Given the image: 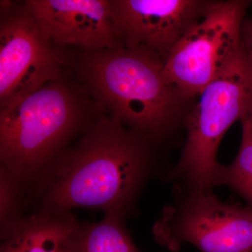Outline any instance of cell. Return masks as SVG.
<instances>
[{"mask_svg":"<svg viewBox=\"0 0 252 252\" xmlns=\"http://www.w3.org/2000/svg\"><path fill=\"white\" fill-rule=\"evenodd\" d=\"M159 149L115 119L101 116L33 188L39 212L96 208L126 220L136 212L147 182L165 181L172 169Z\"/></svg>","mask_w":252,"mask_h":252,"instance_id":"1","label":"cell"},{"mask_svg":"<svg viewBox=\"0 0 252 252\" xmlns=\"http://www.w3.org/2000/svg\"><path fill=\"white\" fill-rule=\"evenodd\" d=\"M164 63L140 48L83 50L76 70L78 82L103 115L160 149L185 119L190 99L167 80Z\"/></svg>","mask_w":252,"mask_h":252,"instance_id":"2","label":"cell"},{"mask_svg":"<svg viewBox=\"0 0 252 252\" xmlns=\"http://www.w3.org/2000/svg\"><path fill=\"white\" fill-rule=\"evenodd\" d=\"M103 115L79 82L64 78L0 107L1 165L34 188L79 134Z\"/></svg>","mask_w":252,"mask_h":252,"instance_id":"3","label":"cell"},{"mask_svg":"<svg viewBox=\"0 0 252 252\" xmlns=\"http://www.w3.org/2000/svg\"><path fill=\"white\" fill-rule=\"evenodd\" d=\"M198 96L184 121L187 137L180 159L165 182L212 189L220 141L230 126L245 117L252 97V74L240 51Z\"/></svg>","mask_w":252,"mask_h":252,"instance_id":"4","label":"cell"},{"mask_svg":"<svg viewBox=\"0 0 252 252\" xmlns=\"http://www.w3.org/2000/svg\"><path fill=\"white\" fill-rule=\"evenodd\" d=\"M174 200L154 225L156 241L172 252L189 243L200 252H252V208L223 203L212 189L175 185Z\"/></svg>","mask_w":252,"mask_h":252,"instance_id":"5","label":"cell"},{"mask_svg":"<svg viewBox=\"0 0 252 252\" xmlns=\"http://www.w3.org/2000/svg\"><path fill=\"white\" fill-rule=\"evenodd\" d=\"M251 3L215 1L167 56L164 74L187 98L198 96L238 57L242 25Z\"/></svg>","mask_w":252,"mask_h":252,"instance_id":"6","label":"cell"},{"mask_svg":"<svg viewBox=\"0 0 252 252\" xmlns=\"http://www.w3.org/2000/svg\"><path fill=\"white\" fill-rule=\"evenodd\" d=\"M0 107L62 79L72 58L50 39L23 2L0 3Z\"/></svg>","mask_w":252,"mask_h":252,"instance_id":"7","label":"cell"},{"mask_svg":"<svg viewBox=\"0 0 252 252\" xmlns=\"http://www.w3.org/2000/svg\"><path fill=\"white\" fill-rule=\"evenodd\" d=\"M214 3L205 0H110L123 47L148 50L164 63Z\"/></svg>","mask_w":252,"mask_h":252,"instance_id":"8","label":"cell"},{"mask_svg":"<svg viewBox=\"0 0 252 252\" xmlns=\"http://www.w3.org/2000/svg\"><path fill=\"white\" fill-rule=\"evenodd\" d=\"M55 44L84 51L123 48L110 0H28L24 1Z\"/></svg>","mask_w":252,"mask_h":252,"instance_id":"9","label":"cell"},{"mask_svg":"<svg viewBox=\"0 0 252 252\" xmlns=\"http://www.w3.org/2000/svg\"><path fill=\"white\" fill-rule=\"evenodd\" d=\"M80 224L70 212H38L23 218L0 252H69Z\"/></svg>","mask_w":252,"mask_h":252,"instance_id":"10","label":"cell"},{"mask_svg":"<svg viewBox=\"0 0 252 252\" xmlns=\"http://www.w3.org/2000/svg\"><path fill=\"white\" fill-rule=\"evenodd\" d=\"M124 220L115 215H106L98 223H81L69 252H141Z\"/></svg>","mask_w":252,"mask_h":252,"instance_id":"11","label":"cell"},{"mask_svg":"<svg viewBox=\"0 0 252 252\" xmlns=\"http://www.w3.org/2000/svg\"><path fill=\"white\" fill-rule=\"evenodd\" d=\"M243 135L238 156L229 165L220 164L212 180V187L226 186L241 195L252 208V125L241 120Z\"/></svg>","mask_w":252,"mask_h":252,"instance_id":"12","label":"cell"},{"mask_svg":"<svg viewBox=\"0 0 252 252\" xmlns=\"http://www.w3.org/2000/svg\"><path fill=\"white\" fill-rule=\"evenodd\" d=\"M22 185L2 165L0 167V218L1 239L9 238L23 218L25 198Z\"/></svg>","mask_w":252,"mask_h":252,"instance_id":"13","label":"cell"},{"mask_svg":"<svg viewBox=\"0 0 252 252\" xmlns=\"http://www.w3.org/2000/svg\"><path fill=\"white\" fill-rule=\"evenodd\" d=\"M240 51L252 74V19L244 20L242 25Z\"/></svg>","mask_w":252,"mask_h":252,"instance_id":"14","label":"cell"},{"mask_svg":"<svg viewBox=\"0 0 252 252\" xmlns=\"http://www.w3.org/2000/svg\"><path fill=\"white\" fill-rule=\"evenodd\" d=\"M244 118H245V119H248L249 122L251 123L252 125V97L251 101H250V105H249L248 112H247L246 114H245V116L244 117Z\"/></svg>","mask_w":252,"mask_h":252,"instance_id":"15","label":"cell"}]
</instances>
